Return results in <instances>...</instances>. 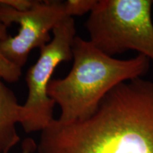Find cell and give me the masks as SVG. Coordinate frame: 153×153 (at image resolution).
Masks as SVG:
<instances>
[{
    "instance_id": "1",
    "label": "cell",
    "mask_w": 153,
    "mask_h": 153,
    "mask_svg": "<svg viewBox=\"0 0 153 153\" xmlns=\"http://www.w3.org/2000/svg\"><path fill=\"white\" fill-rule=\"evenodd\" d=\"M38 153H153V82L143 78L114 87L92 116L41 132Z\"/></svg>"
},
{
    "instance_id": "2",
    "label": "cell",
    "mask_w": 153,
    "mask_h": 153,
    "mask_svg": "<svg viewBox=\"0 0 153 153\" xmlns=\"http://www.w3.org/2000/svg\"><path fill=\"white\" fill-rule=\"evenodd\" d=\"M73 65L65 77L51 79L48 94L60 108L57 120L70 123L94 114L103 98L122 82L142 78L150 59L138 54L118 60L104 54L90 41L76 36L72 46Z\"/></svg>"
},
{
    "instance_id": "3",
    "label": "cell",
    "mask_w": 153,
    "mask_h": 153,
    "mask_svg": "<svg viewBox=\"0 0 153 153\" xmlns=\"http://www.w3.org/2000/svg\"><path fill=\"white\" fill-rule=\"evenodd\" d=\"M150 0H100L85 24L89 41L110 57L130 50L153 60Z\"/></svg>"
},
{
    "instance_id": "4",
    "label": "cell",
    "mask_w": 153,
    "mask_h": 153,
    "mask_svg": "<svg viewBox=\"0 0 153 153\" xmlns=\"http://www.w3.org/2000/svg\"><path fill=\"white\" fill-rule=\"evenodd\" d=\"M52 32V39L40 50L39 57L26 76L28 96L22 105L19 124L27 133L41 132L55 119V104L48 94V88L57 65L72 59V46L76 37L74 19H65Z\"/></svg>"
},
{
    "instance_id": "5",
    "label": "cell",
    "mask_w": 153,
    "mask_h": 153,
    "mask_svg": "<svg viewBox=\"0 0 153 153\" xmlns=\"http://www.w3.org/2000/svg\"><path fill=\"white\" fill-rule=\"evenodd\" d=\"M62 1H38L30 10L18 11L0 4V21L7 27L20 26L15 36H8L0 44L3 55L20 68L26 65L30 51L51 41L50 32L68 18Z\"/></svg>"
},
{
    "instance_id": "6",
    "label": "cell",
    "mask_w": 153,
    "mask_h": 153,
    "mask_svg": "<svg viewBox=\"0 0 153 153\" xmlns=\"http://www.w3.org/2000/svg\"><path fill=\"white\" fill-rule=\"evenodd\" d=\"M22 104L13 91L0 80V153H8L20 141L16 131Z\"/></svg>"
},
{
    "instance_id": "7",
    "label": "cell",
    "mask_w": 153,
    "mask_h": 153,
    "mask_svg": "<svg viewBox=\"0 0 153 153\" xmlns=\"http://www.w3.org/2000/svg\"><path fill=\"white\" fill-rule=\"evenodd\" d=\"M7 26L0 21V44L8 38ZM22 69L9 61L0 49V80L9 83H14L19 81L22 75Z\"/></svg>"
},
{
    "instance_id": "8",
    "label": "cell",
    "mask_w": 153,
    "mask_h": 153,
    "mask_svg": "<svg viewBox=\"0 0 153 153\" xmlns=\"http://www.w3.org/2000/svg\"><path fill=\"white\" fill-rule=\"evenodd\" d=\"M97 2L96 0H67L64 1V7L67 15L73 18L91 12Z\"/></svg>"
},
{
    "instance_id": "9",
    "label": "cell",
    "mask_w": 153,
    "mask_h": 153,
    "mask_svg": "<svg viewBox=\"0 0 153 153\" xmlns=\"http://www.w3.org/2000/svg\"><path fill=\"white\" fill-rule=\"evenodd\" d=\"M36 2L37 0H0V4L18 11L30 10Z\"/></svg>"
},
{
    "instance_id": "10",
    "label": "cell",
    "mask_w": 153,
    "mask_h": 153,
    "mask_svg": "<svg viewBox=\"0 0 153 153\" xmlns=\"http://www.w3.org/2000/svg\"><path fill=\"white\" fill-rule=\"evenodd\" d=\"M37 144L31 138H26L22 143V151L21 153H32L36 150Z\"/></svg>"
}]
</instances>
